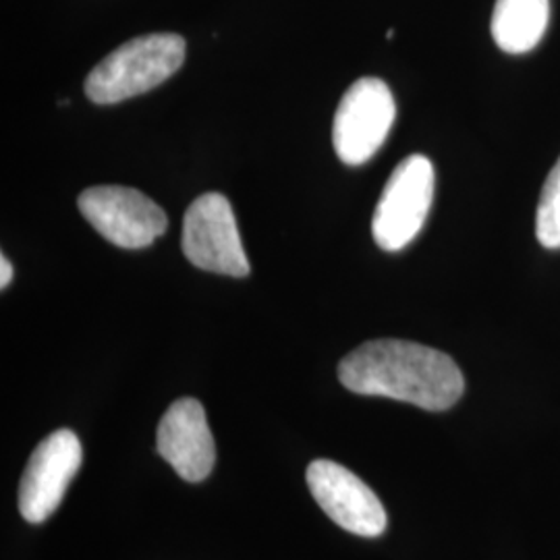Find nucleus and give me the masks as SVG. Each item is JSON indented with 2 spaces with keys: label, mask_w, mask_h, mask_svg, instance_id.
Returning <instances> with one entry per match:
<instances>
[{
  "label": "nucleus",
  "mask_w": 560,
  "mask_h": 560,
  "mask_svg": "<svg viewBox=\"0 0 560 560\" xmlns=\"http://www.w3.org/2000/svg\"><path fill=\"white\" fill-rule=\"evenodd\" d=\"M536 237L546 249H560V159L541 187Z\"/></svg>",
  "instance_id": "11"
},
{
  "label": "nucleus",
  "mask_w": 560,
  "mask_h": 560,
  "mask_svg": "<svg viewBox=\"0 0 560 560\" xmlns=\"http://www.w3.org/2000/svg\"><path fill=\"white\" fill-rule=\"evenodd\" d=\"M339 381L363 397H386L446 411L463 397L459 365L446 353L420 342L368 340L339 363Z\"/></svg>",
  "instance_id": "1"
},
{
  "label": "nucleus",
  "mask_w": 560,
  "mask_h": 560,
  "mask_svg": "<svg viewBox=\"0 0 560 560\" xmlns=\"http://www.w3.org/2000/svg\"><path fill=\"white\" fill-rule=\"evenodd\" d=\"M83 451L75 432L57 430L36 446L20 483V513L38 525L59 509L69 483L80 471Z\"/></svg>",
  "instance_id": "8"
},
{
  "label": "nucleus",
  "mask_w": 560,
  "mask_h": 560,
  "mask_svg": "<svg viewBox=\"0 0 560 560\" xmlns=\"http://www.w3.org/2000/svg\"><path fill=\"white\" fill-rule=\"evenodd\" d=\"M156 448L185 481L206 480L217 460V446L198 399L175 400L159 425Z\"/></svg>",
  "instance_id": "9"
},
{
  "label": "nucleus",
  "mask_w": 560,
  "mask_h": 560,
  "mask_svg": "<svg viewBox=\"0 0 560 560\" xmlns=\"http://www.w3.org/2000/svg\"><path fill=\"white\" fill-rule=\"evenodd\" d=\"M386 38H388V40L395 38V30H388V32H386Z\"/></svg>",
  "instance_id": "13"
},
{
  "label": "nucleus",
  "mask_w": 560,
  "mask_h": 560,
  "mask_svg": "<svg viewBox=\"0 0 560 560\" xmlns=\"http://www.w3.org/2000/svg\"><path fill=\"white\" fill-rule=\"evenodd\" d=\"M550 21V0H497L492 38L506 55H525L540 44Z\"/></svg>",
  "instance_id": "10"
},
{
  "label": "nucleus",
  "mask_w": 560,
  "mask_h": 560,
  "mask_svg": "<svg viewBox=\"0 0 560 560\" xmlns=\"http://www.w3.org/2000/svg\"><path fill=\"white\" fill-rule=\"evenodd\" d=\"M305 478L312 497L339 527L361 538L384 534L388 520L381 499L353 471L335 460L318 459L307 467Z\"/></svg>",
  "instance_id": "7"
},
{
  "label": "nucleus",
  "mask_w": 560,
  "mask_h": 560,
  "mask_svg": "<svg viewBox=\"0 0 560 560\" xmlns=\"http://www.w3.org/2000/svg\"><path fill=\"white\" fill-rule=\"evenodd\" d=\"M183 60L185 40L177 34L133 38L92 69L85 80V94L96 104L129 101L175 75Z\"/></svg>",
  "instance_id": "2"
},
{
  "label": "nucleus",
  "mask_w": 560,
  "mask_h": 560,
  "mask_svg": "<svg viewBox=\"0 0 560 560\" xmlns=\"http://www.w3.org/2000/svg\"><path fill=\"white\" fill-rule=\"evenodd\" d=\"M434 166L421 154L407 156L386 180L372 219L384 252H400L420 235L434 200Z\"/></svg>",
  "instance_id": "3"
},
{
  "label": "nucleus",
  "mask_w": 560,
  "mask_h": 560,
  "mask_svg": "<svg viewBox=\"0 0 560 560\" xmlns=\"http://www.w3.org/2000/svg\"><path fill=\"white\" fill-rule=\"evenodd\" d=\"M11 280H13V266L7 256H0V287L7 289Z\"/></svg>",
  "instance_id": "12"
},
{
  "label": "nucleus",
  "mask_w": 560,
  "mask_h": 560,
  "mask_svg": "<svg viewBox=\"0 0 560 560\" xmlns=\"http://www.w3.org/2000/svg\"><path fill=\"white\" fill-rule=\"evenodd\" d=\"M183 254L208 272L237 279L249 275L235 212L222 194H203L185 212Z\"/></svg>",
  "instance_id": "5"
},
{
  "label": "nucleus",
  "mask_w": 560,
  "mask_h": 560,
  "mask_svg": "<svg viewBox=\"0 0 560 560\" xmlns=\"http://www.w3.org/2000/svg\"><path fill=\"white\" fill-rule=\"evenodd\" d=\"M78 203L85 221L104 240L125 249L152 245L168 226V219L161 206L131 187H90L81 194Z\"/></svg>",
  "instance_id": "6"
},
{
  "label": "nucleus",
  "mask_w": 560,
  "mask_h": 560,
  "mask_svg": "<svg viewBox=\"0 0 560 560\" xmlns=\"http://www.w3.org/2000/svg\"><path fill=\"white\" fill-rule=\"evenodd\" d=\"M397 117L390 88L378 78H361L342 96L335 115L332 143L340 161L358 166L370 161L388 138Z\"/></svg>",
  "instance_id": "4"
}]
</instances>
